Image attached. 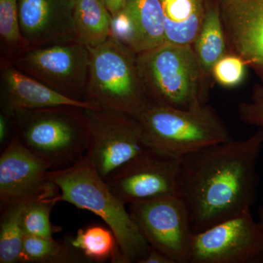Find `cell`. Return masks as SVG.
<instances>
[{
	"mask_svg": "<svg viewBox=\"0 0 263 263\" xmlns=\"http://www.w3.org/2000/svg\"><path fill=\"white\" fill-rule=\"evenodd\" d=\"M52 198L37 199L26 202L22 217L25 235L53 238V235L61 231V227L54 226L51 221V210L57 203Z\"/></svg>",
	"mask_w": 263,
	"mask_h": 263,
	"instance_id": "603a6c76",
	"label": "cell"
},
{
	"mask_svg": "<svg viewBox=\"0 0 263 263\" xmlns=\"http://www.w3.org/2000/svg\"><path fill=\"white\" fill-rule=\"evenodd\" d=\"M136 60L151 103L179 109L207 104L210 90L193 46L165 42L139 53Z\"/></svg>",
	"mask_w": 263,
	"mask_h": 263,
	"instance_id": "3957f363",
	"label": "cell"
},
{
	"mask_svg": "<svg viewBox=\"0 0 263 263\" xmlns=\"http://www.w3.org/2000/svg\"><path fill=\"white\" fill-rule=\"evenodd\" d=\"M258 216H259V223L260 224V226L262 227L263 229V202L262 205L259 207L258 211Z\"/></svg>",
	"mask_w": 263,
	"mask_h": 263,
	"instance_id": "f546056e",
	"label": "cell"
},
{
	"mask_svg": "<svg viewBox=\"0 0 263 263\" xmlns=\"http://www.w3.org/2000/svg\"><path fill=\"white\" fill-rule=\"evenodd\" d=\"M247 67L241 57L228 51L213 67V81L222 87H236L245 80Z\"/></svg>",
	"mask_w": 263,
	"mask_h": 263,
	"instance_id": "cb8c5ba5",
	"label": "cell"
},
{
	"mask_svg": "<svg viewBox=\"0 0 263 263\" xmlns=\"http://www.w3.org/2000/svg\"><path fill=\"white\" fill-rule=\"evenodd\" d=\"M193 48L208 89H212V71L216 62L228 52L218 0H208L205 16Z\"/></svg>",
	"mask_w": 263,
	"mask_h": 263,
	"instance_id": "e0dca14e",
	"label": "cell"
},
{
	"mask_svg": "<svg viewBox=\"0 0 263 263\" xmlns=\"http://www.w3.org/2000/svg\"><path fill=\"white\" fill-rule=\"evenodd\" d=\"M89 262L70 243V237L63 240L25 235L19 263Z\"/></svg>",
	"mask_w": 263,
	"mask_h": 263,
	"instance_id": "ffe728a7",
	"label": "cell"
},
{
	"mask_svg": "<svg viewBox=\"0 0 263 263\" xmlns=\"http://www.w3.org/2000/svg\"><path fill=\"white\" fill-rule=\"evenodd\" d=\"M48 179L56 184L60 195L55 202L64 201L99 216L113 232L122 263H141L150 246L126 209L86 156L70 167L50 171Z\"/></svg>",
	"mask_w": 263,
	"mask_h": 263,
	"instance_id": "7a4b0ae2",
	"label": "cell"
},
{
	"mask_svg": "<svg viewBox=\"0 0 263 263\" xmlns=\"http://www.w3.org/2000/svg\"><path fill=\"white\" fill-rule=\"evenodd\" d=\"M141 263H174L172 259L157 249L150 247L148 253Z\"/></svg>",
	"mask_w": 263,
	"mask_h": 263,
	"instance_id": "4316f807",
	"label": "cell"
},
{
	"mask_svg": "<svg viewBox=\"0 0 263 263\" xmlns=\"http://www.w3.org/2000/svg\"><path fill=\"white\" fill-rule=\"evenodd\" d=\"M129 212L152 248L174 263H189L193 231L186 202L180 195H171L134 202Z\"/></svg>",
	"mask_w": 263,
	"mask_h": 263,
	"instance_id": "9c48e42d",
	"label": "cell"
},
{
	"mask_svg": "<svg viewBox=\"0 0 263 263\" xmlns=\"http://www.w3.org/2000/svg\"><path fill=\"white\" fill-rule=\"evenodd\" d=\"M124 10L131 29L129 49L136 55L166 42L163 10L159 0H127Z\"/></svg>",
	"mask_w": 263,
	"mask_h": 263,
	"instance_id": "2e32d148",
	"label": "cell"
},
{
	"mask_svg": "<svg viewBox=\"0 0 263 263\" xmlns=\"http://www.w3.org/2000/svg\"><path fill=\"white\" fill-rule=\"evenodd\" d=\"M238 114L245 124L263 129V83L254 86L250 101L240 104Z\"/></svg>",
	"mask_w": 263,
	"mask_h": 263,
	"instance_id": "484cf974",
	"label": "cell"
},
{
	"mask_svg": "<svg viewBox=\"0 0 263 263\" xmlns=\"http://www.w3.org/2000/svg\"><path fill=\"white\" fill-rule=\"evenodd\" d=\"M11 117L1 112L0 114V145L6 146L8 142V135L10 131V122Z\"/></svg>",
	"mask_w": 263,
	"mask_h": 263,
	"instance_id": "83f0119b",
	"label": "cell"
},
{
	"mask_svg": "<svg viewBox=\"0 0 263 263\" xmlns=\"http://www.w3.org/2000/svg\"><path fill=\"white\" fill-rule=\"evenodd\" d=\"M72 247L81 252L89 262L122 263L117 239L109 228L91 226L81 228L70 237Z\"/></svg>",
	"mask_w": 263,
	"mask_h": 263,
	"instance_id": "44dd1931",
	"label": "cell"
},
{
	"mask_svg": "<svg viewBox=\"0 0 263 263\" xmlns=\"http://www.w3.org/2000/svg\"><path fill=\"white\" fill-rule=\"evenodd\" d=\"M26 202H18L1 209L0 263H19L24 240L22 212Z\"/></svg>",
	"mask_w": 263,
	"mask_h": 263,
	"instance_id": "7402d4cb",
	"label": "cell"
},
{
	"mask_svg": "<svg viewBox=\"0 0 263 263\" xmlns=\"http://www.w3.org/2000/svg\"><path fill=\"white\" fill-rule=\"evenodd\" d=\"M81 108L62 106L19 110L11 117L15 136L51 165V171L70 167L86 155L88 132Z\"/></svg>",
	"mask_w": 263,
	"mask_h": 263,
	"instance_id": "5b68a950",
	"label": "cell"
},
{
	"mask_svg": "<svg viewBox=\"0 0 263 263\" xmlns=\"http://www.w3.org/2000/svg\"><path fill=\"white\" fill-rule=\"evenodd\" d=\"M263 129L247 139L205 147L180 158L179 195L195 233L251 210L257 201Z\"/></svg>",
	"mask_w": 263,
	"mask_h": 263,
	"instance_id": "6da1fadb",
	"label": "cell"
},
{
	"mask_svg": "<svg viewBox=\"0 0 263 263\" xmlns=\"http://www.w3.org/2000/svg\"><path fill=\"white\" fill-rule=\"evenodd\" d=\"M105 5L112 17L124 9L127 0H101Z\"/></svg>",
	"mask_w": 263,
	"mask_h": 263,
	"instance_id": "f1b7e54d",
	"label": "cell"
},
{
	"mask_svg": "<svg viewBox=\"0 0 263 263\" xmlns=\"http://www.w3.org/2000/svg\"><path fill=\"white\" fill-rule=\"evenodd\" d=\"M112 15L101 0H74L76 41L88 48L105 43L111 34Z\"/></svg>",
	"mask_w": 263,
	"mask_h": 263,
	"instance_id": "d6986e66",
	"label": "cell"
},
{
	"mask_svg": "<svg viewBox=\"0 0 263 263\" xmlns=\"http://www.w3.org/2000/svg\"><path fill=\"white\" fill-rule=\"evenodd\" d=\"M137 119L146 146L176 158L232 139L226 124L208 104L179 109L151 103Z\"/></svg>",
	"mask_w": 263,
	"mask_h": 263,
	"instance_id": "277c9868",
	"label": "cell"
},
{
	"mask_svg": "<svg viewBox=\"0 0 263 263\" xmlns=\"http://www.w3.org/2000/svg\"><path fill=\"white\" fill-rule=\"evenodd\" d=\"M228 51L239 55L263 83V0H218Z\"/></svg>",
	"mask_w": 263,
	"mask_h": 263,
	"instance_id": "4fadbf2b",
	"label": "cell"
},
{
	"mask_svg": "<svg viewBox=\"0 0 263 263\" xmlns=\"http://www.w3.org/2000/svg\"><path fill=\"white\" fill-rule=\"evenodd\" d=\"M24 48L76 41L74 0H17Z\"/></svg>",
	"mask_w": 263,
	"mask_h": 263,
	"instance_id": "5bb4252c",
	"label": "cell"
},
{
	"mask_svg": "<svg viewBox=\"0 0 263 263\" xmlns=\"http://www.w3.org/2000/svg\"><path fill=\"white\" fill-rule=\"evenodd\" d=\"M0 104L2 112L10 117L19 110L62 106L98 107L89 101H80L65 96L6 61L2 62Z\"/></svg>",
	"mask_w": 263,
	"mask_h": 263,
	"instance_id": "9a60e30c",
	"label": "cell"
},
{
	"mask_svg": "<svg viewBox=\"0 0 263 263\" xmlns=\"http://www.w3.org/2000/svg\"><path fill=\"white\" fill-rule=\"evenodd\" d=\"M164 16L166 42L193 46L201 27L208 0H159Z\"/></svg>",
	"mask_w": 263,
	"mask_h": 263,
	"instance_id": "ac0fdd59",
	"label": "cell"
},
{
	"mask_svg": "<svg viewBox=\"0 0 263 263\" xmlns=\"http://www.w3.org/2000/svg\"><path fill=\"white\" fill-rule=\"evenodd\" d=\"M0 37L10 49L24 48L17 0H0Z\"/></svg>",
	"mask_w": 263,
	"mask_h": 263,
	"instance_id": "d4e9b609",
	"label": "cell"
},
{
	"mask_svg": "<svg viewBox=\"0 0 263 263\" xmlns=\"http://www.w3.org/2000/svg\"><path fill=\"white\" fill-rule=\"evenodd\" d=\"M189 263H263V229L251 210L194 233Z\"/></svg>",
	"mask_w": 263,
	"mask_h": 263,
	"instance_id": "30bf717a",
	"label": "cell"
},
{
	"mask_svg": "<svg viewBox=\"0 0 263 263\" xmlns=\"http://www.w3.org/2000/svg\"><path fill=\"white\" fill-rule=\"evenodd\" d=\"M180 158L148 149L106 180L114 195L126 205L179 195Z\"/></svg>",
	"mask_w": 263,
	"mask_h": 263,
	"instance_id": "8fae6325",
	"label": "cell"
},
{
	"mask_svg": "<svg viewBox=\"0 0 263 263\" xmlns=\"http://www.w3.org/2000/svg\"><path fill=\"white\" fill-rule=\"evenodd\" d=\"M88 48L86 100L98 107L139 117L152 103L138 72L136 53L111 37Z\"/></svg>",
	"mask_w": 263,
	"mask_h": 263,
	"instance_id": "8992f818",
	"label": "cell"
},
{
	"mask_svg": "<svg viewBox=\"0 0 263 263\" xmlns=\"http://www.w3.org/2000/svg\"><path fill=\"white\" fill-rule=\"evenodd\" d=\"M89 59V48L73 41L26 48L10 62L65 96L87 101Z\"/></svg>",
	"mask_w": 263,
	"mask_h": 263,
	"instance_id": "ba28073f",
	"label": "cell"
},
{
	"mask_svg": "<svg viewBox=\"0 0 263 263\" xmlns=\"http://www.w3.org/2000/svg\"><path fill=\"white\" fill-rule=\"evenodd\" d=\"M51 167L14 136L0 156V208L60 195L48 179Z\"/></svg>",
	"mask_w": 263,
	"mask_h": 263,
	"instance_id": "7c38bea8",
	"label": "cell"
},
{
	"mask_svg": "<svg viewBox=\"0 0 263 263\" xmlns=\"http://www.w3.org/2000/svg\"><path fill=\"white\" fill-rule=\"evenodd\" d=\"M88 132L86 157L105 181L151 149L136 118L111 109L84 108Z\"/></svg>",
	"mask_w": 263,
	"mask_h": 263,
	"instance_id": "52a82bcc",
	"label": "cell"
}]
</instances>
